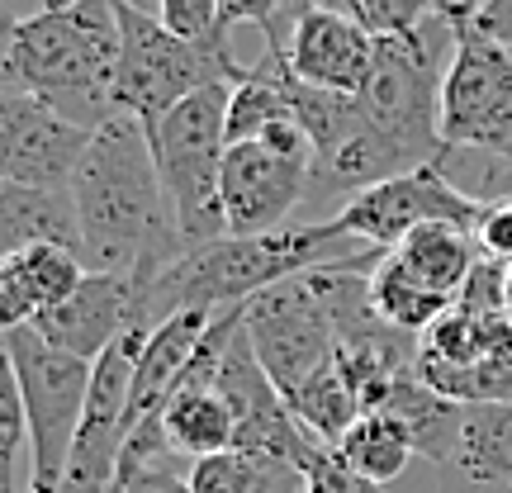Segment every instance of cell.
<instances>
[{
    "instance_id": "11",
    "label": "cell",
    "mask_w": 512,
    "mask_h": 493,
    "mask_svg": "<svg viewBox=\"0 0 512 493\" xmlns=\"http://www.w3.org/2000/svg\"><path fill=\"white\" fill-rule=\"evenodd\" d=\"M313 157L275 152L271 143H228L223 157V214L228 238H261L290 228V214L309 200Z\"/></svg>"
},
{
    "instance_id": "26",
    "label": "cell",
    "mask_w": 512,
    "mask_h": 493,
    "mask_svg": "<svg viewBox=\"0 0 512 493\" xmlns=\"http://www.w3.org/2000/svg\"><path fill=\"white\" fill-rule=\"evenodd\" d=\"M285 0H219V29H238V24H261V29H275V15H280Z\"/></svg>"
},
{
    "instance_id": "13",
    "label": "cell",
    "mask_w": 512,
    "mask_h": 493,
    "mask_svg": "<svg viewBox=\"0 0 512 493\" xmlns=\"http://www.w3.org/2000/svg\"><path fill=\"white\" fill-rule=\"evenodd\" d=\"M152 285L157 275H100L91 271L76 285L72 299H62L57 309L38 313L34 328L67 356L100 361L105 351L124 337L133 323H152ZM157 328V323H152Z\"/></svg>"
},
{
    "instance_id": "7",
    "label": "cell",
    "mask_w": 512,
    "mask_h": 493,
    "mask_svg": "<svg viewBox=\"0 0 512 493\" xmlns=\"http://www.w3.org/2000/svg\"><path fill=\"white\" fill-rule=\"evenodd\" d=\"M119 10V86H114V105L119 114H133L143 124H157L171 114L181 100L209 86H238L247 67L228 48V34L209 38V43H190V38L171 34L157 15L133 10V5H114Z\"/></svg>"
},
{
    "instance_id": "22",
    "label": "cell",
    "mask_w": 512,
    "mask_h": 493,
    "mask_svg": "<svg viewBox=\"0 0 512 493\" xmlns=\"http://www.w3.org/2000/svg\"><path fill=\"white\" fill-rule=\"evenodd\" d=\"M309 5H332L351 15L370 38H399V34H413L422 29L427 19L437 15L432 0H309Z\"/></svg>"
},
{
    "instance_id": "16",
    "label": "cell",
    "mask_w": 512,
    "mask_h": 493,
    "mask_svg": "<svg viewBox=\"0 0 512 493\" xmlns=\"http://www.w3.org/2000/svg\"><path fill=\"white\" fill-rule=\"evenodd\" d=\"M86 275L91 271L72 247H24L0 256V323L5 328L34 323L38 313L72 299Z\"/></svg>"
},
{
    "instance_id": "28",
    "label": "cell",
    "mask_w": 512,
    "mask_h": 493,
    "mask_svg": "<svg viewBox=\"0 0 512 493\" xmlns=\"http://www.w3.org/2000/svg\"><path fill=\"white\" fill-rule=\"evenodd\" d=\"M119 493H195V489H190V479L176 465H162V470H147V475L128 479Z\"/></svg>"
},
{
    "instance_id": "1",
    "label": "cell",
    "mask_w": 512,
    "mask_h": 493,
    "mask_svg": "<svg viewBox=\"0 0 512 493\" xmlns=\"http://www.w3.org/2000/svg\"><path fill=\"white\" fill-rule=\"evenodd\" d=\"M456 53V29L446 19H427L422 29L380 38V57L366 91L356 95L347 143L318 162L313 185L361 195L370 185L437 166L441 143V81Z\"/></svg>"
},
{
    "instance_id": "29",
    "label": "cell",
    "mask_w": 512,
    "mask_h": 493,
    "mask_svg": "<svg viewBox=\"0 0 512 493\" xmlns=\"http://www.w3.org/2000/svg\"><path fill=\"white\" fill-rule=\"evenodd\" d=\"M432 5H437V19H446V24L460 34V29H470V24H475L479 10H484L489 0H432Z\"/></svg>"
},
{
    "instance_id": "19",
    "label": "cell",
    "mask_w": 512,
    "mask_h": 493,
    "mask_svg": "<svg viewBox=\"0 0 512 493\" xmlns=\"http://www.w3.org/2000/svg\"><path fill=\"white\" fill-rule=\"evenodd\" d=\"M185 479L195 493H313L309 470L299 460L275 451H247V446L195 460Z\"/></svg>"
},
{
    "instance_id": "25",
    "label": "cell",
    "mask_w": 512,
    "mask_h": 493,
    "mask_svg": "<svg viewBox=\"0 0 512 493\" xmlns=\"http://www.w3.org/2000/svg\"><path fill=\"white\" fill-rule=\"evenodd\" d=\"M309 489L313 493H384L380 484H370V479H361V475H351L337 451H323V456L309 465Z\"/></svg>"
},
{
    "instance_id": "23",
    "label": "cell",
    "mask_w": 512,
    "mask_h": 493,
    "mask_svg": "<svg viewBox=\"0 0 512 493\" xmlns=\"http://www.w3.org/2000/svg\"><path fill=\"white\" fill-rule=\"evenodd\" d=\"M157 19L171 34L190 38V43H209L219 38V0H157Z\"/></svg>"
},
{
    "instance_id": "17",
    "label": "cell",
    "mask_w": 512,
    "mask_h": 493,
    "mask_svg": "<svg viewBox=\"0 0 512 493\" xmlns=\"http://www.w3.org/2000/svg\"><path fill=\"white\" fill-rule=\"evenodd\" d=\"M0 247L5 256L24 247H72L81 252V219L72 190L0 181Z\"/></svg>"
},
{
    "instance_id": "3",
    "label": "cell",
    "mask_w": 512,
    "mask_h": 493,
    "mask_svg": "<svg viewBox=\"0 0 512 493\" xmlns=\"http://www.w3.org/2000/svg\"><path fill=\"white\" fill-rule=\"evenodd\" d=\"M384 261L380 247L351 238L342 223H309V228H280L261 238H223L209 247H190L176 256L157 285H152V323H166L176 313H223L252 304L280 280H294L323 266H351L375 271Z\"/></svg>"
},
{
    "instance_id": "15",
    "label": "cell",
    "mask_w": 512,
    "mask_h": 493,
    "mask_svg": "<svg viewBox=\"0 0 512 493\" xmlns=\"http://www.w3.org/2000/svg\"><path fill=\"white\" fill-rule=\"evenodd\" d=\"M441 493H512V403H465L451 451L437 465Z\"/></svg>"
},
{
    "instance_id": "20",
    "label": "cell",
    "mask_w": 512,
    "mask_h": 493,
    "mask_svg": "<svg viewBox=\"0 0 512 493\" xmlns=\"http://www.w3.org/2000/svg\"><path fill=\"white\" fill-rule=\"evenodd\" d=\"M337 456H342L351 475H361L384 489V484H394L408 470V460L418 456V441L394 413H361V422L342 437Z\"/></svg>"
},
{
    "instance_id": "2",
    "label": "cell",
    "mask_w": 512,
    "mask_h": 493,
    "mask_svg": "<svg viewBox=\"0 0 512 493\" xmlns=\"http://www.w3.org/2000/svg\"><path fill=\"white\" fill-rule=\"evenodd\" d=\"M72 200L86 271L162 275L176 256L190 252L171 219L147 124L133 114H114L91 138V152L72 176Z\"/></svg>"
},
{
    "instance_id": "8",
    "label": "cell",
    "mask_w": 512,
    "mask_h": 493,
    "mask_svg": "<svg viewBox=\"0 0 512 493\" xmlns=\"http://www.w3.org/2000/svg\"><path fill=\"white\" fill-rule=\"evenodd\" d=\"M5 361L15 370L24 418H29V446H34L29 493H57L67 479L81 418H86L95 366L57 351L34 323L5 328Z\"/></svg>"
},
{
    "instance_id": "4",
    "label": "cell",
    "mask_w": 512,
    "mask_h": 493,
    "mask_svg": "<svg viewBox=\"0 0 512 493\" xmlns=\"http://www.w3.org/2000/svg\"><path fill=\"white\" fill-rule=\"evenodd\" d=\"M119 10L110 0H81L34 15L10 19L5 57H0V86L24 91L53 105L62 119L81 128H105L119 114Z\"/></svg>"
},
{
    "instance_id": "27",
    "label": "cell",
    "mask_w": 512,
    "mask_h": 493,
    "mask_svg": "<svg viewBox=\"0 0 512 493\" xmlns=\"http://www.w3.org/2000/svg\"><path fill=\"white\" fill-rule=\"evenodd\" d=\"M470 29H479L484 38H494V43H503L512 53V0H489Z\"/></svg>"
},
{
    "instance_id": "12",
    "label": "cell",
    "mask_w": 512,
    "mask_h": 493,
    "mask_svg": "<svg viewBox=\"0 0 512 493\" xmlns=\"http://www.w3.org/2000/svg\"><path fill=\"white\" fill-rule=\"evenodd\" d=\"M95 133L62 119L53 105H43L34 95L0 91V181L72 190L76 166L91 152Z\"/></svg>"
},
{
    "instance_id": "32",
    "label": "cell",
    "mask_w": 512,
    "mask_h": 493,
    "mask_svg": "<svg viewBox=\"0 0 512 493\" xmlns=\"http://www.w3.org/2000/svg\"><path fill=\"white\" fill-rule=\"evenodd\" d=\"M114 493H119V489H114Z\"/></svg>"
},
{
    "instance_id": "30",
    "label": "cell",
    "mask_w": 512,
    "mask_h": 493,
    "mask_svg": "<svg viewBox=\"0 0 512 493\" xmlns=\"http://www.w3.org/2000/svg\"><path fill=\"white\" fill-rule=\"evenodd\" d=\"M43 10H57V5H81V0H38ZM110 5H133V10H147L152 15V0H110Z\"/></svg>"
},
{
    "instance_id": "24",
    "label": "cell",
    "mask_w": 512,
    "mask_h": 493,
    "mask_svg": "<svg viewBox=\"0 0 512 493\" xmlns=\"http://www.w3.org/2000/svg\"><path fill=\"white\" fill-rule=\"evenodd\" d=\"M479 256H489L498 266H512V200L484 204V219L475 223Z\"/></svg>"
},
{
    "instance_id": "6",
    "label": "cell",
    "mask_w": 512,
    "mask_h": 493,
    "mask_svg": "<svg viewBox=\"0 0 512 493\" xmlns=\"http://www.w3.org/2000/svg\"><path fill=\"white\" fill-rule=\"evenodd\" d=\"M228 100H233V86H209L181 100L157 124H147V143H152L166 204L185 247H209L228 238V214H223Z\"/></svg>"
},
{
    "instance_id": "10",
    "label": "cell",
    "mask_w": 512,
    "mask_h": 493,
    "mask_svg": "<svg viewBox=\"0 0 512 493\" xmlns=\"http://www.w3.org/2000/svg\"><path fill=\"white\" fill-rule=\"evenodd\" d=\"M479 219H484V204L470 200L441 166H422V171L370 185L337 209V223L351 238L380 247V252H394L403 238H413L427 223H456L465 233H475Z\"/></svg>"
},
{
    "instance_id": "9",
    "label": "cell",
    "mask_w": 512,
    "mask_h": 493,
    "mask_svg": "<svg viewBox=\"0 0 512 493\" xmlns=\"http://www.w3.org/2000/svg\"><path fill=\"white\" fill-rule=\"evenodd\" d=\"M441 143L512 171V53L479 29L456 34L441 81Z\"/></svg>"
},
{
    "instance_id": "5",
    "label": "cell",
    "mask_w": 512,
    "mask_h": 493,
    "mask_svg": "<svg viewBox=\"0 0 512 493\" xmlns=\"http://www.w3.org/2000/svg\"><path fill=\"white\" fill-rule=\"evenodd\" d=\"M366 318H375L370 271H351V266H323V271L280 280L242 309L256 361L266 366L280 399H290L299 384L328 370L342 342Z\"/></svg>"
},
{
    "instance_id": "31",
    "label": "cell",
    "mask_w": 512,
    "mask_h": 493,
    "mask_svg": "<svg viewBox=\"0 0 512 493\" xmlns=\"http://www.w3.org/2000/svg\"><path fill=\"white\" fill-rule=\"evenodd\" d=\"M508 304H512V271H508Z\"/></svg>"
},
{
    "instance_id": "14",
    "label": "cell",
    "mask_w": 512,
    "mask_h": 493,
    "mask_svg": "<svg viewBox=\"0 0 512 493\" xmlns=\"http://www.w3.org/2000/svg\"><path fill=\"white\" fill-rule=\"evenodd\" d=\"M266 34L285 38V57L304 86L332 95H361L380 57V38H370L356 19L332 5H304L290 15L285 29H266Z\"/></svg>"
},
{
    "instance_id": "21",
    "label": "cell",
    "mask_w": 512,
    "mask_h": 493,
    "mask_svg": "<svg viewBox=\"0 0 512 493\" xmlns=\"http://www.w3.org/2000/svg\"><path fill=\"white\" fill-rule=\"evenodd\" d=\"M24 456L34 460V446H29V418H24V399H19L15 370H10V361L0 356V493H24L19 489Z\"/></svg>"
},
{
    "instance_id": "18",
    "label": "cell",
    "mask_w": 512,
    "mask_h": 493,
    "mask_svg": "<svg viewBox=\"0 0 512 493\" xmlns=\"http://www.w3.org/2000/svg\"><path fill=\"white\" fill-rule=\"evenodd\" d=\"M389 261H394L408 280H418L422 290H432L456 304L460 290H465V280L475 275V266L484 256H479L475 233H465L456 223H427L413 238H403L399 247L389 252Z\"/></svg>"
}]
</instances>
